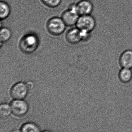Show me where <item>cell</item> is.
<instances>
[{"label":"cell","instance_id":"cell-1","mask_svg":"<svg viewBox=\"0 0 132 132\" xmlns=\"http://www.w3.org/2000/svg\"><path fill=\"white\" fill-rule=\"evenodd\" d=\"M66 24L62 19L53 17L50 19L47 22L46 27L48 31L53 35L59 36L65 31Z\"/></svg>","mask_w":132,"mask_h":132},{"label":"cell","instance_id":"cell-2","mask_svg":"<svg viewBox=\"0 0 132 132\" xmlns=\"http://www.w3.org/2000/svg\"><path fill=\"white\" fill-rule=\"evenodd\" d=\"M80 16L77 11L76 4H72L68 9L63 12L61 18L66 26H71L76 25Z\"/></svg>","mask_w":132,"mask_h":132},{"label":"cell","instance_id":"cell-3","mask_svg":"<svg viewBox=\"0 0 132 132\" xmlns=\"http://www.w3.org/2000/svg\"><path fill=\"white\" fill-rule=\"evenodd\" d=\"M76 25L80 30L91 32L96 27V20L91 15H80Z\"/></svg>","mask_w":132,"mask_h":132},{"label":"cell","instance_id":"cell-4","mask_svg":"<svg viewBox=\"0 0 132 132\" xmlns=\"http://www.w3.org/2000/svg\"><path fill=\"white\" fill-rule=\"evenodd\" d=\"M37 38L33 35L26 36L20 42L21 49L23 52L30 53L34 52L38 46Z\"/></svg>","mask_w":132,"mask_h":132},{"label":"cell","instance_id":"cell-5","mask_svg":"<svg viewBox=\"0 0 132 132\" xmlns=\"http://www.w3.org/2000/svg\"><path fill=\"white\" fill-rule=\"evenodd\" d=\"M28 91V90L26 84L18 82L12 87L10 95L14 100H23L27 95Z\"/></svg>","mask_w":132,"mask_h":132},{"label":"cell","instance_id":"cell-6","mask_svg":"<svg viewBox=\"0 0 132 132\" xmlns=\"http://www.w3.org/2000/svg\"><path fill=\"white\" fill-rule=\"evenodd\" d=\"M12 113L17 116H22L26 114L28 110V104L23 100H14L11 102Z\"/></svg>","mask_w":132,"mask_h":132},{"label":"cell","instance_id":"cell-7","mask_svg":"<svg viewBox=\"0 0 132 132\" xmlns=\"http://www.w3.org/2000/svg\"><path fill=\"white\" fill-rule=\"evenodd\" d=\"M76 8L80 15H91L94 5L90 0H80L76 4Z\"/></svg>","mask_w":132,"mask_h":132},{"label":"cell","instance_id":"cell-8","mask_svg":"<svg viewBox=\"0 0 132 132\" xmlns=\"http://www.w3.org/2000/svg\"><path fill=\"white\" fill-rule=\"evenodd\" d=\"M119 65L122 68H132V50L124 51L119 58Z\"/></svg>","mask_w":132,"mask_h":132},{"label":"cell","instance_id":"cell-9","mask_svg":"<svg viewBox=\"0 0 132 132\" xmlns=\"http://www.w3.org/2000/svg\"><path fill=\"white\" fill-rule=\"evenodd\" d=\"M66 38L67 42L70 44H77L82 40L80 30L77 28L71 29L67 33Z\"/></svg>","mask_w":132,"mask_h":132},{"label":"cell","instance_id":"cell-10","mask_svg":"<svg viewBox=\"0 0 132 132\" xmlns=\"http://www.w3.org/2000/svg\"><path fill=\"white\" fill-rule=\"evenodd\" d=\"M118 77L120 81L122 83H129L132 79V69L122 68L119 72Z\"/></svg>","mask_w":132,"mask_h":132},{"label":"cell","instance_id":"cell-11","mask_svg":"<svg viewBox=\"0 0 132 132\" xmlns=\"http://www.w3.org/2000/svg\"><path fill=\"white\" fill-rule=\"evenodd\" d=\"M11 8L10 5L4 1L0 2V18L1 20L7 19L11 14Z\"/></svg>","mask_w":132,"mask_h":132},{"label":"cell","instance_id":"cell-12","mask_svg":"<svg viewBox=\"0 0 132 132\" xmlns=\"http://www.w3.org/2000/svg\"><path fill=\"white\" fill-rule=\"evenodd\" d=\"M12 36V32L9 29L7 28H1L0 31V39L1 43H5L10 39Z\"/></svg>","mask_w":132,"mask_h":132},{"label":"cell","instance_id":"cell-13","mask_svg":"<svg viewBox=\"0 0 132 132\" xmlns=\"http://www.w3.org/2000/svg\"><path fill=\"white\" fill-rule=\"evenodd\" d=\"M21 132H40L38 127L35 124L28 122L24 124L21 129Z\"/></svg>","mask_w":132,"mask_h":132},{"label":"cell","instance_id":"cell-14","mask_svg":"<svg viewBox=\"0 0 132 132\" xmlns=\"http://www.w3.org/2000/svg\"><path fill=\"white\" fill-rule=\"evenodd\" d=\"M12 110L10 105L7 104H3L0 106V116L2 118H5L9 116Z\"/></svg>","mask_w":132,"mask_h":132},{"label":"cell","instance_id":"cell-15","mask_svg":"<svg viewBox=\"0 0 132 132\" xmlns=\"http://www.w3.org/2000/svg\"><path fill=\"white\" fill-rule=\"evenodd\" d=\"M40 1L46 7L54 8L60 4L62 0H40Z\"/></svg>","mask_w":132,"mask_h":132},{"label":"cell","instance_id":"cell-16","mask_svg":"<svg viewBox=\"0 0 132 132\" xmlns=\"http://www.w3.org/2000/svg\"><path fill=\"white\" fill-rule=\"evenodd\" d=\"M82 40L87 41L89 39L90 37V34L91 32L85 31V30H80Z\"/></svg>","mask_w":132,"mask_h":132},{"label":"cell","instance_id":"cell-17","mask_svg":"<svg viewBox=\"0 0 132 132\" xmlns=\"http://www.w3.org/2000/svg\"><path fill=\"white\" fill-rule=\"evenodd\" d=\"M26 84L28 90H32L35 86L34 83L32 81H28L26 83Z\"/></svg>","mask_w":132,"mask_h":132},{"label":"cell","instance_id":"cell-18","mask_svg":"<svg viewBox=\"0 0 132 132\" xmlns=\"http://www.w3.org/2000/svg\"><path fill=\"white\" fill-rule=\"evenodd\" d=\"M11 132H21V131H19V130H18V129H14V130H12Z\"/></svg>","mask_w":132,"mask_h":132},{"label":"cell","instance_id":"cell-19","mask_svg":"<svg viewBox=\"0 0 132 132\" xmlns=\"http://www.w3.org/2000/svg\"><path fill=\"white\" fill-rule=\"evenodd\" d=\"M42 132H51L50 131H43Z\"/></svg>","mask_w":132,"mask_h":132}]
</instances>
